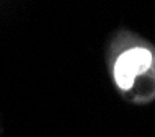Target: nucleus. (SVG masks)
I'll return each mask as SVG.
<instances>
[{"mask_svg": "<svg viewBox=\"0 0 155 137\" xmlns=\"http://www.w3.org/2000/svg\"><path fill=\"white\" fill-rule=\"evenodd\" d=\"M155 64V56L149 49L136 46L124 51L114 62V82L123 91H131L137 78L147 75Z\"/></svg>", "mask_w": 155, "mask_h": 137, "instance_id": "obj_1", "label": "nucleus"}]
</instances>
